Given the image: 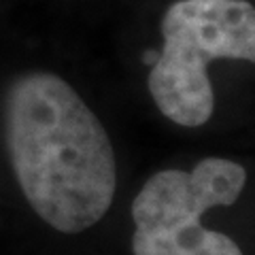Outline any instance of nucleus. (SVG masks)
Here are the masks:
<instances>
[{
  "instance_id": "f257e3e1",
  "label": "nucleus",
  "mask_w": 255,
  "mask_h": 255,
  "mask_svg": "<svg viewBox=\"0 0 255 255\" xmlns=\"http://www.w3.org/2000/svg\"><path fill=\"white\" fill-rule=\"evenodd\" d=\"M6 149L21 194L53 230L79 234L113 204L117 164L111 138L64 79L23 75L4 105Z\"/></svg>"
},
{
  "instance_id": "f03ea898",
  "label": "nucleus",
  "mask_w": 255,
  "mask_h": 255,
  "mask_svg": "<svg viewBox=\"0 0 255 255\" xmlns=\"http://www.w3.org/2000/svg\"><path fill=\"white\" fill-rule=\"evenodd\" d=\"M162 36L147 81L151 98L170 122L198 128L215 111L209 64H255V6L247 0H177L162 17Z\"/></svg>"
},
{
  "instance_id": "7ed1b4c3",
  "label": "nucleus",
  "mask_w": 255,
  "mask_h": 255,
  "mask_svg": "<svg viewBox=\"0 0 255 255\" xmlns=\"http://www.w3.org/2000/svg\"><path fill=\"white\" fill-rule=\"evenodd\" d=\"M247 170L226 157H204L194 170L155 172L132 202L134 255H243L232 238L202 226L213 206L241 198Z\"/></svg>"
}]
</instances>
